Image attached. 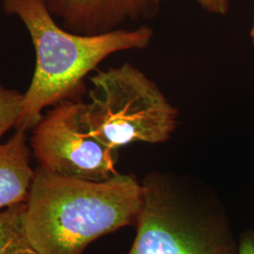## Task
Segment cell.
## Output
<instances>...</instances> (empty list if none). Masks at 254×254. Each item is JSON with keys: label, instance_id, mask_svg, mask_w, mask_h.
Masks as SVG:
<instances>
[{"label": "cell", "instance_id": "obj_14", "mask_svg": "<svg viewBox=\"0 0 254 254\" xmlns=\"http://www.w3.org/2000/svg\"><path fill=\"white\" fill-rule=\"evenodd\" d=\"M149 3H157V2H160L162 0H147Z\"/></svg>", "mask_w": 254, "mask_h": 254}, {"label": "cell", "instance_id": "obj_4", "mask_svg": "<svg viewBox=\"0 0 254 254\" xmlns=\"http://www.w3.org/2000/svg\"><path fill=\"white\" fill-rule=\"evenodd\" d=\"M81 121L89 134L117 151L136 142L168 141L177 126V110L159 87L132 64L99 71L91 78Z\"/></svg>", "mask_w": 254, "mask_h": 254}, {"label": "cell", "instance_id": "obj_6", "mask_svg": "<svg viewBox=\"0 0 254 254\" xmlns=\"http://www.w3.org/2000/svg\"><path fill=\"white\" fill-rule=\"evenodd\" d=\"M46 3L65 29L82 35L117 29L127 19L142 14L150 4L147 0H46Z\"/></svg>", "mask_w": 254, "mask_h": 254}, {"label": "cell", "instance_id": "obj_8", "mask_svg": "<svg viewBox=\"0 0 254 254\" xmlns=\"http://www.w3.org/2000/svg\"><path fill=\"white\" fill-rule=\"evenodd\" d=\"M24 213L25 202L0 211V254H8L29 244L24 226Z\"/></svg>", "mask_w": 254, "mask_h": 254}, {"label": "cell", "instance_id": "obj_13", "mask_svg": "<svg viewBox=\"0 0 254 254\" xmlns=\"http://www.w3.org/2000/svg\"><path fill=\"white\" fill-rule=\"evenodd\" d=\"M250 36H251L252 40H253V42L254 43V25H253V27H252V29H251V32H250Z\"/></svg>", "mask_w": 254, "mask_h": 254}, {"label": "cell", "instance_id": "obj_11", "mask_svg": "<svg viewBox=\"0 0 254 254\" xmlns=\"http://www.w3.org/2000/svg\"><path fill=\"white\" fill-rule=\"evenodd\" d=\"M237 254H254V230L243 232L238 240Z\"/></svg>", "mask_w": 254, "mask_h": 254}, {"label": "cell", "instance_id": "obj_9", "mask_svg": "<svg viewBox=\"0 0 254 254\" xmlns=\"http://www.w3.org/2000/svg\"><path fill=\"white\" fill-rule=\"evenodd\" d=\"M24 102V93L6 88L0 82V138L16 127Z\"/></svg>", "mask_w": 254, "mask_h": 254}, {"label": "cell", "instance_id": "obj_7", "mask_svg": "<svg viewBox=\"0 0 254 254\" xmlns=\"http://www.w3.org/2000/svg\"><path fill=\"white\" fill-rule=\"evenodd\" d=\"M26 132L16 129L7 142H0V211L26 202L34 180Z\"/></svg>", "mask_w": 254, "mask_h": 254}, {"label": "cell", "instance_id": "obj_10", "mask_svg": "<svg viewBox=\"0 0 254 254\" xmlns=\"http://www.w3.org/2000/svg\"><path fill=\"white\" fill-rule=\"evenodd\" d=\"M201 8L209 13L224 15L229 11L230 0H197Z\"/></svg>", "mask_w": 254, "mask_h": 254}, {"label": "cell", "instance_id": "obj_12", "mask_svg": "<svg viewBox=\"0 0 254 254\" xmlns=\"http://www.w3.org/2000/svg\"><path fill=\"white\" fill-rule=\"evenodd\" d=\"M8 254H41L38 253L34 248H32L31 246L25 245L22 247H19L17 249L11 251L10 253Z\"/></svg>", "mask_w": 254, "mask_h": 254}, {"label": "cell", "instance_id": "obj_3", "mask_svg": "<svg viewBox=\"0 0 254 254\" xmlns=\"http://www.w3.org/2000/svg\"><path fill=\"white\" fill-rule=\"evenodd\" d=\"M140 183L136 235L120 254H237L227 211L211 190L160 172Z\"/></svg>", "mask_w": 254, "mask_h": 254}, {"label": "cell", "instance_id": "obj_5", "mask_svg": "<svg viewBox=\"0 0 254 254\" xmlns=\"http://www.w3.org/2000/svg\"><path fill=\"white\" fill-rule=\"evenodd\" d=\"M83 102L65 100L42 116L31 136L39 168L73 179L104 181L117 174L116 151L89 134L81 121Z\"/></svg>", "mask_w": 254, "mask_h": 254}, {"label": "cell", "instance_id": "obj_2", "mask_svg": "<svg viewBox=\"0 0 254 254\" xmlns=\"http://www.w3.org/2000/svg\"><path fill=\"white\" fill-rule=\"evenodd\" d=\"M3 9L24 24L35 50V69L24 92L16 129H32L44 109L65 100H76L83 79L110 55L143 49L150 45L153 29H114L102 34L82 35L61 27L46 0H3Z\"/></svg>", "mask_w": 254, "mask_h": 254}, {"label": "cell", "instance_id": "obj_1", "mask_svg": "<svg viewBox=\"0 0 254 254\" xmlns=\"http://www.w3.org/2000/svg\"><path fill=\"white\" fill-rule=\"evenodd\" d=\"M141 205L133 175L87 181L38 168L25 202L27 241L41 254H85L102 236L135 225Z\"/></svg>", "mask_w": 254, "mask_h": 254}]
</instances>
